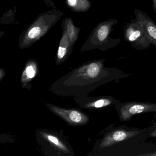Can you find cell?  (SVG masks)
<instances>
[{
	"label": "cell",
	"mask_w": 156,
	"mask_h": 156,
	"mask_svg": "<svg viewBox=\"0 0 156 156\" xmlns=\"http://www.w3.org/2000/svg\"><path fill=\"white\" fill-rule=\"evenodd\" d=\"M105 61L95 60L83 64L55 81L50 90L60 96L88 94L101 80Z\"/></svg>",
	"instance_id": "6da1fadb"
},
{
	"label": "cell",
	"mask_w": 156,
	"mask_h": 156,
	"mask_svg": "<svg viewBox=\"0 0 156 156\" xmlns=\"http://www.w3.org/2000/svg\"><path fill=\"white\" fill-rule=\"evenodd\" d=\"M64 14L63 12L56 9L39 14L19 36V48L23 50L33 45L50 31Z\"/></svg>",
	"instance_id": "7a4b0ae2"
},
{
	"label": "cell",
	"mask_w": 156,
	"mask_h": 156,
	"mask_svg": "<svg viewBox=\"0 0 156 156\" xmlns=\"http://www.w3.org/2000/svg\"><path fill=\"white\" fill-rule=\"evenodd\" d=\"M36 142L42 151L49 156H73L72 146L62 134L53 130L38 129L35 131Z\"/></svg>",
	"instance_id": "3957f363"
},
{
	"label": "cell",
	"mask_w": 156,
	"mask_h": 156,
	"mask_svg": "<svg viewBox=\"0 0 156 156\" xmlns=\"http://www.w3.org/2000/svg\"><path fill=\"white\" fill-rule=\"evenodd\" d=\"M118 23V21L114 19L100 22L88 36L81 51L84 52L96 49L104 51L118 45L120 39H113L110 36L114 26Z\"/></svg>",
	"instance_id": "277c9868"
},
{
	"label": "cell",
	"mask_w": 156,
	"mask_h": 156,
	"mask_svg": "<svg viewBox=\"0 0 156 156\" xmlns=\"http://www.w3.org/2000/svg\"><path fill=\"white\" fill-rule=\"evenodd\" d=\"M44 105L52 113L65 121L69 126H85L90 120L89 116L80 109L64 108L50 103H46Z\"/></svg>",
	"instance_id": "5b68a950"
},
{
	"label": "cell",
	"mask_w": 156,
	"mask_h": 156,
	"mask_svg": "<svg viewBox=\"0 0 156 156\" xmlns=\"http://www.w3.org/2000/svg\"><path fill=\"white\" fill-rule=\"evenodd\" d=\"M123 33L125 40L134 49L143 50L150 47L151 43L149 40L136 19L125 25Z\"/></svg>",
	"instance_id": "8992f818"
},
{
	"label": "cell",
	"mask_w": 156,
	"mask_h": 156,
	"mask_svg": "<svg viewBox=\"0 0 156 156\" xmlns=\"http://www.w3.org/2000/svg\"><path fill=\"white\" fill-rule=\"evenodd\" d=\"M156 110V105L148 103H129L122 105L119 109L121 121L129 120L134 115Z\"/></svg>",
	"instance_id": "52a82bcc"
},
{
	"label": "cell",
	"mask_w": 156,
	"mask_h": 156,
	"mask_svg": "<svg viewBox=\"0 0 156 156\" xmlns=\"http://www.w3.org/2000/svg\"><path fill=\"white\" fill-rule=\"evenodd\" d=\"M136 20L141 25L151 44L156 46V23L146 13L139 9L134 11Z\"/></svg>",
	"instance_id": "ba28073f"
},
{
	"label": "cell",
	"mask_w": 156,
	"mask_h": 156,
	"mask_svg": "<svg viewBox=\"0 0 156 156\" xmlns=\"http://www.w3.org/2000/svg\"><path fill=\"white\" fill-rule=\"evenodd\" d=\"M75 102L81 108L85 109L102 108L110 105L113 100L108 98H91L87 94L73 97Z\"/></svg>",
	"instance_id": "9c48e42d"
},
{
	"label": "cell",
	"mask_w": 156,
	"mask_h": 156,
	"mask_svg": "<svg viewBox=\"0 0 156 156\" xmlns=\"http://www.w3.org/2000/svg\"><path fill=\"white\" fill-rule=\"evenodd\" d=\"M62 31L55 58V62L57 66L60 65L66 61L73 50L74 45L71 43L67 32L64 29Z\"/></svg>",
	"instance_id": "30bf717a"
},
{
	"label": "cell",
	"mask_w": 156,
	"mask_h": 156,
	"mask_svg": "<svg viewBox=\"0 0 156 156\" xmlns=\"http://www.w3.org/2000/svg\"><path fill=\"white\" fill-rule=\"evenodd\" d=\"M39 70V65L36 60L30 59L27 61L21 78V84L23 88L30 90L31 89V83L37 76Z\"/></svg>",
	"instance_id": "8fae6325"
},
{
	"label": "cell",
	"mask_w": 156,
	"mask_h": 156,
	"mask_svg": "<svg viewBox=\"0 0 156 156\" xmlns=\"http://www.w3.org/2000/svg\"><path fill=\"white\" fill-rule=\"evenodd\" d=\"M132 135L133 134L124 130H119L114 131L112 133H109L103 139L99 144V147L103 148L109 147L117 142L123 141Z\"/></svg>",
	"instance_id": "7c38bea8"
},
{
	"label": "cell",
	"mask_w": 156,
	"mask_h": 156,
	"mask_svg": "<svg viewBox=\"0 0 156 156\" xmlns=\"http://www.w3.org/2000/svg\"><path fill=\"white\" fill-rule=\"evenodd\" d=\"M62 29L67 32L71 43L74 45L78 39L81 28L76 27L71 18L65 19L62 22Z\"/></svg>",
	"instance_id": "4fadbf2b"
},
{
	"label": "cell",
	"mask_w": 156,
	"mask_h": 156,
	"mask_svg": "<svg viewBox=\"0 0 156 156\" xmlns=\"http://www.w3.org/2000/svg\"><path fill=\"white\" fill-rule=\"evenodd\" d=\"M66 6L74 12H86L92 7L89 0H66Z\"/></svg>",
	"instance_id": "5bb4252c"
},
{
	"label": "cell",
	"mask_w": 156,
	"mask_h": 156,
	"mask_svg": "<svg viewBox=\"0 0 156 156\" xmlns=\"http://www.w3.org/2000/svg\"><path fill=\"white\" fill-rule=\"evenodd\" d=\"M44 3L49 7H51L52 9H56L55 4L52 0H43Z\"/></svg>",
	"instance_id": "9a60e30c"
},
{
	"label": "cell",
	"mask_w": 156,
	"mask_h": 156,
	"mask_svg": "<svg viewBox=\"0 0 156 156\" xmlns=\"http://www.w3.org/2000/svg\"><path fill=\"white\" fill-rule=\"evenodd\" d=\"M6 75V70L3 68H0V82L3 80Z\"/></svg>",
	"instance_id": "2e32d148"
},
{
	"label": "cell",
	"mask_w": 156,
	"mask_h": 156,
	"mask_svg": "<svg viewBox=\"0 0 156 156\" xmlns=\"http://www.w3.org/2000/svg\"><path fill=\"white\" fill-rule=\"evenodd\" d=\"M152 8L154 10V12L156 13V0H152Z\"/></svg>",
	"instance_id": "e0dca14e"
}]
</instances>
